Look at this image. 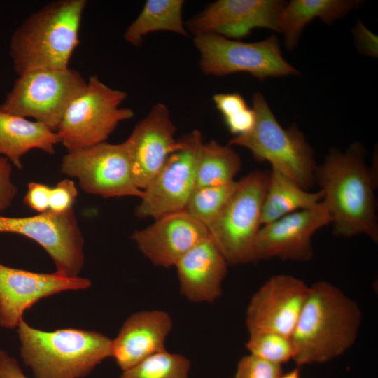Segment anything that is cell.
<instances>
[{"label":"cell","mask_w":378,"mask_h":378,"mask_svg":"<svg viewBox=\"0 0 378 378\" xmlns=\"http://www.w3.org/2000/svg\"><path fill=\"white\" fill-rule=\"evenodd\" d=\"M365 149L352 144L344 152L332 149L317 166L316 184L332 218L333 233L349 237L365 234L378 241L374 168L365 160Z\"/></svg>","instance_id":"1"},{"label":"cell","mask_w":378,"mask_h":378,"mask_svg":"<svg viewBox=\"0 0 378 378\" xmlns=\"http://www.w3.org/2000/svg\"><path fill=\"white\" fill-rule=\"evenodd\" d=\"M362 312L356 301L326 281L309 286L291 335L298 367L323 363L344 354L355 343Z\"/></svg>","instance_id":"2"},{"label":"cell","mask_w":378,"mask_h":378,"mask_svg":"<svg viewBox=\"0 0 378 378\" xmlns=\"http://www.w3.org/2000/svg\"><path fill=\"white\" fill-rule=\"evenodd\" d=\"M86 0H57L31 14L13 33L10 57L18 76L69 68L79 43Z\"/></svg>","instance_id":"3"},{"label":"cell","mask_w":378,"mask_h":378,"mask_svg":"<svg viewBox=\"0 0 378 378\" xmlns=\"http://www.w3.org/2000/svg\"><path fill=\"white\" fill-rule=\"evenodd\" d=\"M17 332L20 356L34 378H82L111 358L112 340L96 331L64 328L46 332L22 319Z\"/></svg>","instance_id":"4"},{"label":"cell","mask_w":378,"mask_h":378,"mask_svg":"<svg viewBox=\"0 0 378 378\" xmlns=\"http://www.w3.org/2000/svg\"><path fill=\"white\" fill-rule=\"evenodd\" d=\"M255 122L247 133L228 142L248 149L258 162H270L305 190L316 184L317 164L314 151L295 125L284 129L260 92L252 98Z\"/></svg>","instance_id":"5"},{"label":"cell","mask_w":378,"mask_h":378,"mask_svg":"<svg viewBox=\"0 0 378 378\" xmlns=\"http://www.w3.org/2000/svg\"><path fill=\"white\" fill-rule=\"evenodd\" d=\"M269 172L253 171L241 180L223 208L207 226L209 236L228 265L255 262V242L262 226Z\"/></svg>","instance_id":"6"},{"label":"cell","mask_w":378,"mask_h":378,"mask_svg":"<svg viewBox=\"0 0 378 378\" xmlns=\"http://www.w3.org/2000/svg\"><path fill=\"white\" fill-rule=\"evenodd\" d=\"M127 96L126 92L91 76L85 89L67 107L56 131L67 152L105 142L120 122L133 118L132 108L120 106Z\"/></svg>","instance_id":"7"},{"label":"cell","mask_w":378,"mask_h":378,"mask_svg":"<svg viewBox=\"0 0 378 378\" xmlns=\"http://www.w3.org/2000/svg\"><path fill=\"white\" fill-rule=\"evenodd\" d=\"M81 74L70 68L18 76L0 110L32 118L56 132L71 102L86 88Z\"/></svg>","instance_id":"8"},{"label":"cell","mask_w":378,"mask_h":378,"mask_svg":"<svg viewBox=\"0 0 378 378\" xmlns=\"http://www.w3.org/2000/svg\"><path fill=\"white\" fill-rule=\"evenodd\" d=\"M200 67L207 76H224L246 72L260 80L269 77L299 75L285 60L276 36L257 42H243L217 34L195 36Z\"/></svg>","instance_id":"9"},{"label":"cell","mask_w":378,"mask_h":378,"mask_svg":"<svg viewBox=\"0 0 378 378\" xmlns=\"http://www.w3.org/2000/svg\"><path fill=\"white\" fill-rule=\"evenodd\" d=\"M178 140L179 148L169 155L157 176L144 190L141 202L135 210L137 217L157 219L185 210L196 187L197 165L204 142L198 130Z\"/></svg>","instance_id":"10"},{"label":"cell","mask_w":378,"mask_h":378,"mask_svg":"<svg viewBox=\"0 0 378 378\" xmlns=\"http://www.w3.org/2000/svg\"><path fill=\"white\" fill-rule=\"evenodd\" d=\"M61 172L76 178L85 192L104 198L132 196L141 199L144 194L132 180L125 141H105L68 152L62 159Z\"/></svg>","instance_id":"11"},{"label":"cell","mask_w":378,"mask_h":378,"mask_svg":"<svg viewBox=\"0 0 378 378\" xmlns=\"http://www.w3.org/2000/svg\"><path fill=\"white\" fill-rule=\"evenodd\" d=\"M0 233L17 234L34 241L52 258L56 273L78 277L84 264V240L73 209L24 217L0 214Z\"/></svg>","instance_id":"12"},{"label":"cell","mask_w":378,"mask_h":378,"mask_svg":"<svg viewBox=\"0 0 378 378\" xmlns=\"http://www.w3.org/2000/svg\"><path fill=\"white\" fill-rule=\"evenodd\" d=\"M309 288L303 280L292 275L270 278L247 305L245 324L248 333L273 332L290 337Z\"/></svg>","instance_id":"13"},{"label":"cell","mask_w":378,"mask_h":378,"mask_svg":"<svg viewBox=\"0 0 378 378\" xmlns=\"http://www.w3.org/2000/svg\"><path fill=\"white\" fill-rule=\"evenodd\" d=\"M331 222L329 211L321 201L312 208L262 225L256 238V260H310L314 256L313 235Z\"/></svg>","instance_id":"14"},{"label":"cell","mask_w":378,"mask_h":378,"mask_svg":"<svg viewBox=\"0 0 378 378\" xmlns=\"http://www.w3.org/2000/svg\"><path fill=\"white\" fill-rule=\"evenodd\" d=\"M176 126L163 103L152 106L125 141L135 186L144 190L154 179L169 155L180 146Z\"/></svg>","instance_id":"15"},{"label":"cell","mask_w":378,"mask_h":378,"mask_svg":"<svg viewBox=\"0 0 378 378\" xmlns=\"http://www.w3.org/2000/svg\"><path fill=\"white\" fill-rule=\"evenodd\" d=\"M286 2L281 0H218L186 24L195 36L217 34L239 40L255 28L278 31L279 15Z\"/></svg>","instance_id":"16"},{"label":"cell","mask_w":378,"mask_h":378,"mask_svg":"<svg viewBox=\"0 0 378 378\" xmlns=\"http://www.w3.org/2000/svg\"><path fill=\"white\" fill-rule=\"evenodd\" d=\"M91 281L67 277L56 272H33L0 262V326L13 329L23 319L24 312L42 298L66 290H83Z\"/></svg>","instance_id":"17"},{"label":"cell","mask_w":378,"mask_h":378,"mask_svg":"<svg viewBox=\"0 0 378 378\" xmlns=\"http://www.w3.org/2000/svg\"><path fill=\"white\" fill-rule=\"evenodd\" d=\"M209 237L206 226L184 210L155 219L146 228L135 230L132 239L155 266L170 268Z\"/></svg>","instance_id":"18"},{"label":"cell","mask_w":378,"mask_h":378,"mask_svg":"<svg viewBox=\"0 0 378 378\" xmlns=\"http://www.w3.org/2000/svg\"><path fill=\"white\" fill-rule=\"evenodd\" d=\"M173 328L168 312L161 309L132 314L112 340L111 358L122 371L149 356L166 350L165 342Z\"/></svg>","instance_id":"19"},{"label":"cell","mask_w":378,"mask_h":378,"mask_svg":"<svg viewBox=\"0 0 378 378\" xmlns=\"http://www.w3.org/2000/svg\"><path fill=\"white\" fill-rule=\"evenodd\" d=\"M228 264L210 236L176 262L181 295L193 303H213L222 295Z\"/></svg>","instance_id":"20"},{"label":"cell","mask_w":378,"mask_h":378,"mask_svg":"<svg viewBox=\"0 0 378 378\" xmlns=\"http://www.w3.org/2000/svg\"><path fill=\"white\" fill-rule=\"evenodd\" d=\"M59 143L57 133L46 125L0 110V157L16 168H22V158L31 150L52 155Z\"/></svg>","instance_id":"21"},{"label":"cell","mask_w":378,"mask_h":378,"mask_svg":"<svg viewBox=\"0 0 378 378\" xmlns=\"http://www.w3.org/2000/svg\"><path fill=\"white\" fill-rule=\"evenodd\" d=\"M359 1L352 0H293L286 3L277 20L278 31L284 36L288 50H293L307 24L318 18L328 24L357 8Z\"/></svg>","instance_id":"22"},{"label":"cell","mask_w":378,"mask_h":378,"mask_svg":"<svg viewBox=\"0 0 378 378\" xmlns=\"http://www.w3.org/2000/svg\"><path fill=\"white\" fill-rule=\"evenodd\" d=\"M322 199L321 191L305 190L281 172L272 168L262 204V225L291 213L312 208Z\"/></svg>","instance_id":"23"},{"label":"cell","mask_w":378,"mask_h":378,"mask_svg":"<svg viewBox=\"0 0 378 378\" xmlns=\"http://www.w3.org/2000/svg\"><path fill=\"white\" fill-rule=\"evenodd\" d=\"M183 0H148L137 18L128 26L123 37L139 46L143 38L155 31H169L183 36L188 32L182 18Z\"/></svg>","instance_id":"24"},{"label":"cell","mask_w":378,"mask_h":378,"mask_svg":"<svg viewBox=\"0 0 378 378\" xmlns=\"http://www.w3.org/2000/svg\"><path fill=\"white\" fill-rule=\"evenodd\" d=\"M241 168V158L231 146L214 140L204 143L197 165L196 187L231 183Z\"/></svg>","instance_id":"25"},{"label":"cell","mask_w":378,"mask_h":378,"mask_svg":"<svg viewBox=\"0 0 378 378\" xmlns=\"http://www.w3.org/2000/svg\"><path fill=\"white\" fill-rule=\"evenodd\" d=\"M190 360L167 349L122 371L119 378H189Z\"/></svg>","instance_id":"26"},{"label":"cell","mask_w":378,"mask_h":378,"mask_svg":"<svg viewBox=\"0 0 378 378\" xmlns=\"http://www.w3.org/2000/svg\"><path fill=\"white\" fill-rule=\"evenodd\" d=\"M237 184L238 181H234L225 185L195 187L185 211L207 227L223 208Z\"/></svg>","instance_id":"27"},{"label":"cell","mask_w":378,"mask_h":378,"mask_svg":"<svg viewBox=\"0 0 378 378\" xmlns=\"http://www.w3.org/2000/svg\"><path fill=\"white\" fill-rule=\"evenodd\" d=\"M246 348L249 354L281 365L295 355L291 337L273 332L249 333Z\"/></svg>","instance_id":"28"},{"label":"cell","mask_w":378,"mask_h":378,"mask_svg":"<svg viewBox=\"0 0 378 378\" xmlns=\"http://www.w3.org/2000/svg\"><path fill=\"white\" fill-rule=\"evenodd\" d=\"M213 101L231 134L235 136H240L253 128L255 122V112L248 106L240 94H216L213 97Z\"/></svg>","instance_id":"29"},{"label":"cell","mask_w":378,"mask_h":378,"mask_svg":"<svg viewBox=\"0 0 378 378\" xmlns=\"http://www.w3.org/2000/svg\"><path fill=\"white\" fill-rule=\"evenodd\" d=\"M282 374L281 365L248 354L239 360L234 378H278Z\"/></svg>","instance_id":"30"},{"label":"cell","mask_w":378,"mask_h":378,"mask_svg":"<svg viewBox=\"0 0 378 378\" xmlns=\"http://www.w3.org/2000/svg\"><path fill=\"white\" fill-rule=\"evenodd\" d=\"M78 190L74 181L64 179L50 189L49 211L63 213L73 209L76 200Z\"/></svg>","instance_id":"31"},{"label":"cell","mask_w":378,"mask_h":378,"mask_svg":"<svg viewBox=\"0 0 378 378\" xmlns=\"http://www.w3.org/2000/svg\"><path fill=\"white\" fill-rule=\"evenodd\" d=\"M11 174L12 164L6 158L0 157V212L10 206L18 194Z\"/></svg>","instance_id":"32"},{"label":"cell","mask_w":378,"mask_h":378,"mask_svg":"<svg viewBox=\"0 0 378 378\" xmlns=\"http://www.w3.org/2000/svg\"><path fill=\"white\" fill-rule=\"evenodd\" d=\"M50 189L46 184L30 182L23 199L24 203L38 214L48 211Z\"/></svg>","instance_id":"33"},{"label":"cell","mask_w":378,"mask_h":378,"mask_svg":"<svg viewBox=\"0 0 378 378\" xmlns=\"http://www.w3.org/2000/svg\"><path fill=\"white\" fill-rule=\"evenodd\" d=\"M0 378H28L18 360L0 349Z\"/></svg>","instance_id":"34"},{"label":"cell","mask_w":378,"mask_h":378,"mask_svg":"<svg viewBox=\"0 0 378 378\" xmlns=\"http://www.w3.org/2000/svg\"><path fill=\"white\" fill-rule=\"evenodd\" d=\"M278 378H301L300 369L296 368L288 373L282 374Z\"/></svg>","instance_id":"35"}]
</instances>
